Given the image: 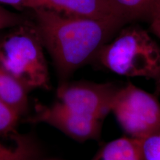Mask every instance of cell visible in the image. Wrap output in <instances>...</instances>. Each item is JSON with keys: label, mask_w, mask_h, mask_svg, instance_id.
I'll use <instances>...</instances> for the list:
<instances>
[{"label": "cell", "mask_w": 160, "mask_h": 160, "mask_svg": "<svg viewBox=\"0 0 160 160\" xmlns=\"http://www.w3.org/2000/svg\"><path fill=\"white\" fill-rule=\"evenodd\" d=\"M143 160H160V131L140 141Z\"/></svg>", "instance_id": "7c38bea8"}, {"label": "cell", "mask_w": 160, "mask_h": 160, "mask_svg": "<svg viewBox=\"0 0 160 160\" xmlns=\"http://www.w3.org/2000/svg\"><path fill=\"white\" fill-rule=\"evenodd\" d=\"M28 22L23 15L9 11L0 5V31L12 29Z\"/></svg>", "instance_id": "4fadbf2b"}, {"label": "cell", "mask_w": 160, "mask_h": 160, "mask_svg": "<svg viewBox=\"0 0 160 160\" xmlns=\"http://www.w3.org/2000/svg\"><path fill=\"white\" fill-rule=\"evenodd\" d=\"M31 22L17 26L0 43V68L25 88L51 87L43 44Z\"/></svg>", "instance_id": "3957f363"}, {"label": "cell", "mask_w": 160, "mask_h": 160, "mask_svg": "<svg viewBox=\"0 0 160 160\" xmlns=\"http://www.w3.org/2000/svg\"><path fill=\"white\" fill-rule=\"evenodd\" d=\"M157 0H108L113 13L126 24L148 20Z\"/></svg>", "instance_id": "9c48e42d"}, {"label": "cell", "mask_w": 160, "mask_h": 160, "mask_svg": "<svg viewBox=\"0 0 160 160\" xmlns=\"http://www.w3.org/2000/svg\"><path fill=\"white\" fill-rule=\"evenodd\" d=\"M37 8L48 9L71 17L106 18L115 16L111 11L108 0H25V1L23 9L31 11Z\"/></svg>", "instance_id": "52a82bcc"}, {"label": "cell", "mask_w": 160, "mask_h": 160, "mask_svg": "<svg viewBox=\"0 0 160 160\" xmlns=\"http://www.w3.org/2000/svg\"><path fill=\"white\" fill-rule=\"evenodd\" d=\"M91 160H143L140 141L128 137L104 144Z\"/></svg>", "instance_id": "ba28073f"}, {"label": "cell", "mask_w": 160, "mask_h": 160, "mask_svg": "<svg viewBox=\"0 0 160 160\" xmlns=\"http://www.w3.org/2000/svg\"><path fill=\"white\" fill-rule=\"evenodd\" d=\"M120 83H97L88 81L60 83L57 101L77 113L103 122L111 112L113 99Z\"/></svg>", "instance_id": "5b68a950"}, {"label": "cell", "mask_w": 160, "mask_h": 160, "mask_svg": "<svg viewBox=\"0 0 160 160\" xmlns=\"http://www.w3.org/2000/svg\"><path fill=\"white\" fill-rule=\"evenodd\" d=\"M20 116L0 100V137L14 131Z\"/></svg>", "instance_id": "8fae6325"}, {"label": "cell", "mask_w": 160, "mask_h": 160, "mask_svg": "<svg viewBox=\"0 0 160 160\" xmlns=\"http://www.w3.org/2000/svg\"><path fill=\"white\" fill-rule=\"evenodd\" d=\"M151 31L160 41V0H157L150 15L149 19Z\"/></svg>", "instance_id": "5bb4252c"}, {"label": "cell", "mask_w": 160, "mask_h": 160, "mask_svg": "<svg viewBox=\"0 0 160 160\" xmlns=\"http://www.w3.org/2000/svg\"><path fill=\"white\" fill-rule=\"evenodd\" d=\"M35 155L28 143L23 139L17 141L13 147L0 143V160H34Z\"/></svg>", "instance_id": "30bf717a"}, {"label": "cell", "mask_w": 160, "mask_h": 160, "mask_svg": "<svg viewBox=\"0 0 160 160\" xmlns=\"http://www.w3.org/2000/svg\"><path fill=\"white\" fill-rule=\"evenodd\" d=\"M93 62L122 77L153 80L155 95L160 94V45L139 25L124 26L102 47Z\"/></svg>", "instance_id": "7a4b0ae2"}, {"label": "cell", "mask_w": 160, "mask_h": 160, "mask_svg": "<svg viewBox=\"0 0 160 160\" xmlns=\"http://www.w3.org/2000/svg\"><path fill=\"white\" fill-rule=\"evenodd\" d=\"M31 121L51 125L80 142L99 139L102 127V121L77 113L58 101L51 105H37Z\"/></svg>", "instance_id": "8992f818"}, {"label": "cell", "mask_w": 160, "mask_h": 160, "mask_svg": "<svg viewBox=\"0 0 160 160\" xmlns=\"http://www.w3.org/2000/svg\"><path fill=\"white\" fill-rule=\"evenodd\" d=\"M25 1V0H0V5H8L18 9H23Z\"/></svg>", "instance_id": "9a60e30c"}, {"label": "cell", "mask_w": 160, "mask_h": 160, "mask_svg": "<svg viewBox=\"0 0 160 160\" xmlns=\"http://www.w3.org/2000/svg\"><path fill=\"white\" fill-rule=\"evenodd\" d=\"M157 97L131 82L119 85L111 113L126 137L142 141L160 131V102Z\"/></svg>", "instance_id": "277c9868"}, {"label": "cell", "mask_w": 160, "mask_h": 160, "mask_svg": "<svg viewBox=\"0 0 160 160\" xmlns=\"http://www.w3.org/2000/svg\"><path fill=\"white\" fill-rule=\"evenodd\" d=\"M31 11L33 25L61 82L68 81L80 68L93 62L102 47L128 25L115 16L88 18L71 17L43 8Z\"/></svg>", "instance_id": "6da1fadb"}]
</instances>
